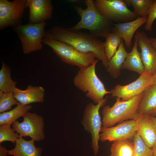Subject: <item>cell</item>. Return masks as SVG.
I'll return each mask as SVG.
<instances>
[{"label": "cell", "instance_id": "cell-1", "mask_svg": "<svg viewBox=\"0 0 156 156\" xmlns=\"http://www.w3.org/2000/svg\"><path fill=\"white\" fill-rule=\"evenodd\" d=\"M46 33L53 38L66 43L77 51L83 53H94L96 58L101 60L106 69L109 60L105 51V42L90 34L79 31H73L68 28L55 25Z\"/></svg>", "mask_w": 156, "mask_h": 156}, {"label": "cell", "instance_id": "cell-2", "mask_svg": "<svg viewBox=\"0 0 156 156\" xmlns=\"http://www.w3.org/2000/svg\"><path fill=\"white\" fill-rule=\"evenodd\" d=\"M87 6L84 9L76 6V11L81 17V20L74 26L68 28L73 31L81 29L88 30L90 34L97 37H104L108 33L112 31L113 23L104 16L98 11L93 0H86Z\"/></svg>", "mask_w": 156, "mask_h": 156}, {"label": "cell", "instance_id": "cell-3", "mask_svg": "<svg viewBox=\"0 0 156 156\" xmlns=\"http://www.w3.org/2000/svg\"><path fill=\"white\" fill-rule=\"evenodd\" d=\"M143 94V92L126 101L116 98V102L112 106H104L102 111V127H111L127 120L137 119V110Z\"/></svg>", "mask_w": 156, "mask_h": 156}, {"label": "cell", "instance_id": "cell-4", "mask_svg": "<svg viewBox=\"0 0 156 156\" xmlns=\"http://www.w3.org/2000/svg\"><path fill=\"white\" fill-rule=\"evenodd\" d=\"M98 62L95 60L90 66L80 69L73 79L74 85L86 93V97L96 104L103 101L105 95L111 94L110 91L106 90L96 73V67Z\"/></svg>", "mask_w": 156, "mask_h": 156}, {"label": "cell", "instance_id": "cell-5", "mask_svg": "<svg viewBox=\"0 0 156 156\" xmlns=\"http://www.w3.org/2000/svg\"><path fill=\"white\" fill-rule=\"evenodd\" d=\"M42 42L50 47L62 62L78 67L80 69L90 66L95 60L96 57L94 53L80 52L69 44L53 38L46 31Z\"/></svg>", "mask_w": 156, "mask_h": 156}, {"label": "cell", "instance_id": "cell-6", "mask_svg": "<svg viewBox=\"0 0 156 156\" xmlns=\"http://www.w3.org/2000/svg\"><path fill=\"white\" fill-rule=\"evenodd\" d=\"M45 22L39 23L21 24L13 28L18 36L25 54L40 51L43 47L42 38L45 35Z\"/></svg>", "mask_w": 156, "mask_h": 156}, {"label": "cell", "instance_id": "cell-7", "mask_svg": "<svg viewBox=\"0 0 156 156\" xmlns=\"http://www.w3.org/2000/svg\"><path fill=\"white\" fill-rule=\"evenodd\" d=\"M107 101V97L97 104H95L92 102L88 104L84 110L81 121L85 130L91 134V147L95 156L99 149L98 143L102 127L99 111L101 107L105 105Z\"/></svg>", "mask_w": 156, "mask_h": 156}, {"label": "cell", "instance_id": "cell-8", "mask_svg": "<svg viewBox=\"0 0 156 156\" xmlns=\"http://www.w3.org/2000/svg\"><path fill=\"white\" fill-rule=\"evenodd\" d=\"M94 3L101 14L112 22L125 23L138 17L128 8L125 0H95Z\"/></svg>", "mask_w": 156, "mask_h": 156}, {"label": "cell", "instance_id": "cell-9", "mask_svg": "<svg viewBox=\"0 0 156 156\" xmlns=\"http://www.w3.org/2000/svg\"><path fill=\"white\" fill-rule=\"evenodd\" d=\"M23 117L21 122L16 120L12 124L13 130L22 137L29 136L37 142L43 140L45 135L43 117L36 113L29 112Z\"/></svg>", "mask_w": 156, "mask_h": 156}, {"label": "cell", "instance_id": "cell-10", "mask_svg": "<svg viewBox=\"0 0 156 156\" xmlns=\"http://www.w3.org/2000/svg\"><path fill=\"white\" fill-rule=\"evenodd\" d=\"M27 0H0V30L22 24Z\"/></svg>", "mask_w": 156, "mask_h": 156}, {"label": "cell", "instance_id": "cell-11", "mask_svg": "<svg viewBox=\"0 0 156 156\" xmlns=\"http://www.w3.org/2000/svg\"><path fill=\"white\" fill-rule=\"evenodd\" d=\"M153 75L145 72L135 81L125 86L117 84L110 92L112 97L128 100L140 94L149 86L153 84Z\"/></svg>", "mask_w": 156, "mask_h": 156}, {"label": "cell", "instance_id": "cell-12", "mask_svg": "<svg viewBox=\"0 0 156 156\" xmlns=\"http://www.w3.org/2000/svg\"><path fill=\"white\" fill-rule=\"evenodd\" d=\"M139 116L136 119L124 121L114 127H102L100 140L102 142H114L133 138L138 128Z\"/></svg>", "mask_w": 156, "mask_h": 156}, {"label": "cell", "instance_id": "cell-13", "mask_svg": "<svg viewBox=\"0 0 156 156\" xmlns=\"http://www.w3.org/2000/svg\"><path fill=\"white\" fill-rule=\"evenodd\" d=\"M135 36L137 39L138 47L140 49L145 71L153 75L156 71V49L144 32L138 31Z\"/></svg>", "mask_w": 156, "mask_h": 156}, {"label": "cell", "instance_id": "cell-14", "mask_svg": "<svg viewBox=\"0 0 156 156\" xmlns=\"http://www.w3.org/2000/svg\"><path fill=\"white\" fill-rule=\"evenodd\" d=\"M29 10V23L44 22L52 18L53 6L51 0H27Z\"/></svg>", "mask_w": 156, "mask_h": 156}, {"label": "cell", "instance_id": "cell-15", "mask_svg": "<svg viewBox=\"0 0 156 156\" xmlns=\"http://www.w3.org/2000/svg\"><path fill=\"white\" fill-rule=\"evenodd\" d=\"M147 20V17H138L129 22L114 23L112 32L118 34L124 40L126 46L130 48L134 33L139 27L146 23Z\"/></svg>", "mask_w": 156, "mask_h": 156}, {"label": "cell", "instance_id": "cell-16", "mask_svg": "<svg viewBox=\"0 0 156 156\" xmlns=\"http://www.w3.org/2000/svg\"><path fill=\"white\" fill-rule=\"evenodd\" d=\"M13 92L14 97L18 102L24 105L34 103H43L44 101L45 89L41 86L30 85L24 90L16 87Z\"/></svg>", "mask_w": 156, "mask_h": 156}, {"label": "cell", "instance_id": "cell-17", "mask_svg": "<svg viewBox=\"0 0 156 156\" xmlns=\"http://www.w3.org/2000/svg\"><path fill=\"white\" fill-rule=\"evenodd\" d=\"M138 115L136 133L145 144L152 148L156 145V125L150 119L149 116Z\"/></svg>", "mask_w": 156, "mask_h": 156}, {"label": "cell", "instance_id": "cell-18", "mask_svg": "<svg viewBox=\"0 0 156 156\" xmlns=\"http://www.w3.org/2000/svg\"><path fill=\"white\" fill-rule=\"evenodd\" d=\"M35 140H26L20 137L16 140L14 148L8 151V155L14 156H41L42 149L36 147Z\"/></svg>", "mask_w": 156, "mask_h": 156}, {"label": "cell", "instance_id": "cell-19", "mask_svg": "<svg viewBox=\"0 0 156 156\" xmlns=\"http://www.w3.org/2000/svg\"><path fill=\"white\" fill-rule=\"evenodd\" d=\"M137 112L139 115L156 113V85H151L144 91Z\"/></svg>", "mask_w": 156, "mask_h": 156}, {"label": "cell", "instance_id": "cell-20", "mask_svg": "<svg viewBox=\"0 0 156 156\" xmlns=\"http://www.w3.org/2000/svg\"><path fill=\"white\" fill-rule=\"evenodd\" d=\"M128 53L125 48L123 40L116 51L109 60L108 66L106 69L107 72L112 78L116 79L120 76L122 65Z\"/></svg>", "mask_w": 156, "mask_h": 156}, {"label": "cell", "instance_id": "cell-21", "mask_svg": "<svg viewBox=\"0 0 156 156\" xmlns=\"http://www.w3.org/2000/svg\"><path fill=\"white\" fill-rule=\"evenodd\" d=\"M135 38L134 45L132 50L130 53H128L122 65V69H126L136 72L140 75L145 71L140 53L138 49L137 39L135 36Z\"/></svg>", "mask_w": 156, "mask_h": 156}, {"label": "cell", "instance_id": "cell-22", "mask_svg": "<svg viewBox=\"0 0 156 156\" xmlns=\"http://www.w3.org/2000/svg\"><path fill=\"white\" fill-rule=\"evenodd\" d=\"M31 108L32 106L30 104L24 105L18 102L13 109L0 113V126L4 124L11 125Z\"/></svg>", "mask_w": 156, "mask_h": 156}, {"label": "cell", "instance_id": "cell-23", "mask_svg": "<svg viewBox=\"0 0 156 156\" xmlns=\"http://www.w3.org/2000/svg\"><path fill=\"white\" fill-rule=\"evenodd\" d=\"M11 70L10 66L3 61L0 70V91L4 92H13L17 83L11 77Z\"/></svg>", "mask_w": 156, "mask_h": 156}, {"label": "cell", "instance_id": "cell-24", "mask_svg": "<svg viewBox=\"0 0 156 156\" xmlns=\"http://www.w3.org/2000/svg\"><path fill=\"white\" fill-rule=\"evenodd\" d=\"M134 147L133 142L125 139L114 142L110 148V156H132Z\"/></svg>", "mask_w": 156, "mask_h": 156}, {"label": "cell", "instance_id": "cell-25", "mask_svg": "<svg viewBox=\"0 0 156 156\" xmlns=\"http://www.w3.org/2000/svg\"><path fill=\"white\" fill-rule=\"evenodd\" d=\"M104 38L106 40L105 47V53L110 60L123 40L118 34L112 32L107 33Z\"/></svg>", "mask_w": 156, "mask_h": 156}, {"label": "cell", "instance_id": "cell-26", "mask_svg": "<svg viewBox=\"0 0 156 156\" xmlns=\"http://www.w3.org/2000/svg\"><path fill=\"white\" fill-rule=\"evenodd\" d=\"M127 5L132 6L138 17H148L154 0H125Z\"/></svg>", "mask_w": 156, "mask_h": 156}, {"label": "cell", "instance_id": "cell-27", "mask_svg": "<svg viewBox=\"0 0 156 156\" xmlns=\"http://www.w3.org/2000/svg\"><path fill=\"white\" fill-rule=\"evenodd\" d=\"M133 138L134 147L132 156H153L152 148L145 144L136 133Z\"/></svg>", "mask_w": 156, "mask_h": 156}, {"label": "cell", "instance_id": "cell-28", "mask_svg": "<svg viewBox=\"0 0 156 156\" xmlns=\"http://www.w3.org/2000/svg\"><path fill=\"white\" fill-rule=\"evenodd\" d=\"M18 103L14 97L13 92L0 91V113L11 110L12 106L17 105Z\"/></svg>", "mask_w": 156, "mask_h": 156}, {"label": "cell", "instance_id": "cell-29", "mask_svg": "<svg viewBox=\"0 0 156 156\" xmlns=\"http://www.w3.org/2000/svg\"><path fill=\"white\" fill-rule=\"evenodd\" d=\"M20 137L11 127V125L4 124L0 126V144L5 141H9L15 143Z\"/></svg>", "mask_w": 156, "mask_h": 156}, {"label": "cell", "instance_id": "cell-30", "mask_svg": "<svg viewBox=\"0 0 156 156\" xmlns=\"http://www.w3.org/2000/svg\"><path fill=\"white\" fill-rule=\"evenodd\" d=\"M156 19V0H154L150 8L147 21L146 23L145 29L148 31L152 29L153 23Z\"/></svg>", "mask_w": 156, "mask_h": 156}, {"label": "cell", "instance_id": "cell-31", "mask_svg": "<svg viewBox=\"0 0 156 156\" xmlns=\"http://www.w3.org/2000/svg\"><path fill=\"white\" fill-rule=\"evenodd\" d=\"M8 155V150L5 146L0 145V156H6Z\"/></svg>", "mask_w": 156, "mask_h": 156}, {"label": "cell", "instance_id": "cell-32", "mask_svg": "<svg viewBox=\"0 0 156 156\" xmlns=\"http://www.w3.org/2000/svg\"><path fill=\"white\" fill-rule=\"evenodd\" d=\"M148 39L150 42L156 49V38H148Z\"/></svg>", "mask_w": 156, "mask_h": 156}, {"label": "cell", "instance_id": "cell-33", "mask_svg": "<svg viewBox=\"0 0 156 156\" xmlns=\"http://www.w3.org/2000/svg\"><path fill=\"white\" fill-rule=\"evenodd\" d=\"M152 149L153 153V156H156V145L152 148Z\"/></svg>", "mask_w": 156, "mask_h": 156}, {"label": "cell", "instance_id": "cell-34", "mask_svg": "<svg viewBox=\"0 0 156 156\" xmlns=\"http://www.w3.org/2000/svg\"><path fill=\"white\" fill-rule=\"evenodd\" d=\"M151 120L156 125V117L149 116Z\"/></svg>", "mask_w": 156, "mask_h": 156}, {"label": "cell", "instance_id": "cell-35", "mask_svg": "<svg viewBox=\"0 0 156 156\" xmlns=\"http://www.w3.org/2000/svg\"><path fill=\"white\" fill-rule=\"evenodd\" d=\"M153 75L154 77L153 84L156 85V71Z\"/></svg>", "mask_w": 156, "mask_h": 156}]
</instances>
